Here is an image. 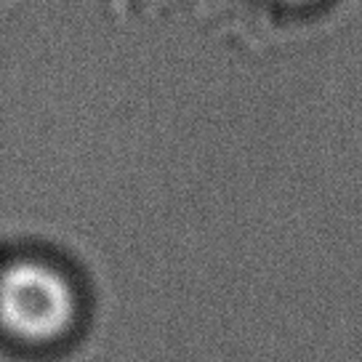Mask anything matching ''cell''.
<instances>
[{"mask_svg": "<svg viewBox=\"0 0 362 362\" xmlns=\"http://www.w3.org/2000/svg\"><path fill=\"white\" fill-rule=\"evenodd\" d=\"M80 296L64 272L19 259L0 269V330L22 346H51L75 330Z\"/></svg>", "mask_w": 362, "mask_h": 362, "instance_id": "obj_1", "label": "cell"}, {"mask_svg": "<svg viewBox=\"0 0 362 362\" xmlns=\"http://www.w3.org/2000/svg\"><path fill=\"white\" fill-rule=\"evenodd\" d=\"M285 6H306V3H312V0H280Z\"/></svg>", "mask_w": 362, "mask_h": 362, "instance_id": "obj_2", "label": "cell"}]
</instances>
